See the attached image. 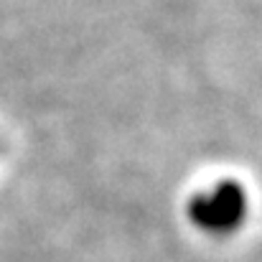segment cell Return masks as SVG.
I'll list each match as a JSON object with an SVG mask.
<instances>
[{
	"label": "cell",
	"mask_w": 262,
	"mask_h": 262,
	"mask_svg": "<svg viewBox=\"0 0 262 262\" xmlns=\"http://www.w3.org/2000/svg\"><path fill=\"white\" fill-rule=\"evenodd\" d=\"M250 214V196L239 181L224 178L211 183L204 191H196L186 206L188 222L209 234V237H227L234 234Z\"/></svg>",
	"instance_id": "obj_1"
}]
</instances>
